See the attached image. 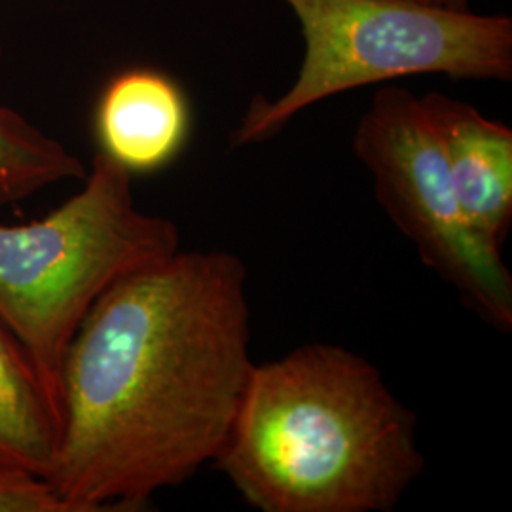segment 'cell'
<instances>
[{
	"mask_svg": "<svg viewBox=\"0 0 512 512\" xmlns=\"http://www.w3.org/2000/svg\"><path fill=\"white\" fill-rule=\"evenodd\" d=\"M420 101L467 226L503 255L512 224V129L444 93H425Z\"/></svg>",
	"mask_w": 512,
	"mask_h": 512,
	"instance_id": "obj_6",
	"label": "cell"
},
{
	"mask_svg": "<svg viewBox=\"0 0 512 512\" xmlns=\"http://www.w3.org/2000/svg\"><path fill=\"white\" fill-rule=\"evenodd\" d=\"M84 181L44 219L0 224V325L37 366L57 406L67 349L99 296L181 249L177 224L139 211L131 173L105 152L93 156Z\"/></svg>",
	"mask_w": 512,
	"mask_h": 512,
	"instance_id": "obj_3",
	"label": "cell"
},
{
	"mask_svg": "<svg viewBox=\"0 0 512 512\" xmlns=\"http://www.w3.org/2000/svg\"><path fill=\"white\" fill-rule=\"evenodd\" d=\"M302 25L306 54L293 86L256 95L232 147L262 143L296 114L332 95L414 74L454 80L512 78V19L420 0H285Z\"/></svg>",
	"mask_w": 512,
	"mask_h": 512,
	"instance_id": "obj_4",
	"label": "cell"
},
{
	"mask_svg": "<svg viewBox=\"0 0 512 512\" xmlns=\"http://www.w3.org/2000/svg\"><path fill=\"white\" fill-rule=\"evenodd\" d=\"M355 156L374 179L385 215L423 264L452 285L490 327L512 329V274L501 253L476 238L420 97L404 88L374 95L353 135Z\"/></svg>",
	"mask_w": 512,
	"mask_h": 512,
	"instance_id": "obj_5",
	"label": "cell"
},
{
	"mask_svg": "<svg viewBox=\"0 0 512 512\" xmlns=\"http://www.w3.org/2000/svg\"><path fill=\"white\" fill-rule=\"evenodd\" d=\"M253 370L241 258L179 249L122 277L67 349L46 478L74 512L141 511L217 461Z\"/></svg>",
	"mask_w": 512,
	"mask_h": 512,
	"instance_id": "obj_1",
	"label": "cell"
},
{
	"mask_svg": "<svg viewBox=\"0 0 512 512\" xmlns=\"http://www.w3.org/2000/svg\"><path fill=\"white\" fill-rule=\"evenodd\" d=\"M188 131L190 109L181 88L147 69L116 76L95 112L101 152L131 175L171 164L183 150Z\"/></svg>",
	"mask_w": 512,
	"mask_h": 512,
	"instance_id": "obj_7",
	"label": "cell"
},
{
	"mask_svg": "<svg viewBox=\"0 0 512 512\" xmlns=\"http://www.w3.org/2000/svg\"><path fill=\"white\" fill-rule=\"evenodd\" d=\"M420 2L444 6V8H454V10H467V4H469V0H420Z\"/></svg>",
	"mask_w": 512,
	"mask_h": 512,
	"instance_id": "obj_11",
	"label": "cell"
},
{
	"mask_svg": "<svg viewBox=\"0 0 512 512\" xmlns=\"http://www.w3.org/2000/svg\"><path fill=\"white\" fill-rule=\"evenodd\" d=\"M0 55H2V48H0Z\"/></svg>",
	"mask_w": 512,
	"mask_h": 512,
	"instance_id": "obj_12",
	"label": "cell"
},
{
	"mask_svg": "<svg viewBox=\"0 0 512 512\" xmlns=\"http://www.w3.org/2000/svg\"><path fill=\"white\" fill-rule=\"evenodd\" d=\"M88 169L57 139L0 105V207L18 205L67 179L84 181Z\"/></svg>",
	"mask_w": 512,
	"mask_h": 512,
	"instance_id": "obj_9",
	"label": "cell"
},
{
	"mask_svg": "<svg viewBox=\"0 0 512 512\" xmlns=\"http://www.w3.org/2000/svg\"><path fill=\"white\" fill-rule=\"evenodd\" d=\"M215 463L262 512H389L421 475L418 418L365 357L308 344L255 365Z\"/></svg>",
	"mask_w": 512,
	"mask_h": 512,
	"instance_id": "obj_2",
	"label": "cell"
},
{
	"mask_svg": "<svg viewBox=\"0 0 512 512\" xmlns=\"http://www.w3.org/2000/svg\"><path fill=\"white\" fill-rule=\"evenodd\" d=\"M59 406L18 340L0 325V469L48 476L59 442Z\"/></svg>",
	"mask_w": 512,
	"mask_h": 512,
	"instance_id": "obj_8",
	"label": "cell"
},
{
	"mask_svg": "<svg viewBox=\"0 0 512 512\" xmlns=\"http://www.w3.org/2000/svg\"><path fill=\"white\" fill-rule=\"evenodd\" d=\"M0 512H74L48 478L0 469Z\"/></svg>",
	"mask_w": 512,
	"mask_h": 512,
	"instance_id": "obj_10",
	"label": "cell"
}]
</instances>
